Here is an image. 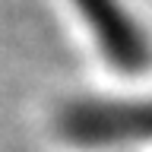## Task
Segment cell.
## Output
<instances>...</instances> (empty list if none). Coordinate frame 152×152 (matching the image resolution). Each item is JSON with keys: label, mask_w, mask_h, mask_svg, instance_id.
<instances>
[{"label": "cell", "mask_w": 152, "mask_h": 152, "mask_svg": "<svg viewBox=\"0 0 152 152\" xmlns=\"http://www.w3.org/2000/svg\"><path fill=\"white\" fill-rule=\"evenodd\" d=\"M57 130L79 146L152 140V102H76L60 111Z\"/></svg>", "instance_id": "1"}, {"label": "cell", "mask_w": 152, "mask_h": 152, "mask_svg": "<svg viewBox=\"0 0 152 152\" xmlns=\"http://www.w3.org/2000/svg\"><path fill=\"white\" fill-rule=\"evenodd\" d=\"M73 7L86 19V26L95 35L108 64H114L117 70H127V73L149 66L152 60L149 41L117 0H73Z\"/></svg>", "instance_id": "2"}]
</instances>
